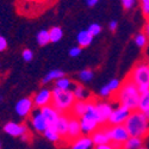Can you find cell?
Segmentation results:
<instances>
[{"label":"cell","instance_id":"f1b7e54d","mask_svg":"<svg viewBox=\"0 0 149 149\" xmlns=\"http://www.w3.org/2000/svg\"><path fill=\"white\" fill-rule=\"evenodd\" d=\"M78 78L81 82H90L94 78V72L90 68H85L78 74Z\"/></svg>","mask_w":149,"mask_h":149},{"label":"cell","instance_id":"4316f807","mask_svg":"<svg viewBox=\"0 0 149 149\" xmlns=\"http://www.w3.org/2000/svg\"><path fill=\"white\" fill-rule=\"evenodd\" d=\"M148 41H149V38L144 32H137L134 36V43L140 49H144L148 45Z\"/></svg>","mask_w":149,"mask_h":149},{"label":"cell","instance_id":"2e32d148","mask_svg":"<svg viewBox=\"0 0 149 149\" xmlns=\"http://www.w3.org/2000/svg\"><path fill=\"white\" fill-rule=\"evenodd\" d=\"M40 110H41L42 115L44 116V118L47 119V122H48L49 125H53V124L56 122V119L60 117V115H61L52 104H50V105H47V106H44V107H41Z\"/></svg>","mask_w":149,"mask_h":149},{"label":"cell","instance_id":"4dcf8cb0","mask_svg":"<svg viewBox=\"0 0 149 149\" xmlns=\"http://www.w3.org/2000/svg\"><path fill=\"white\" fill-rule=\"evenodd\" d=\"M120 85H122V81L119 79H111L109 82H107V86L110 87V90L112 91V93H116L119 87H120Z\"/></svg>","mask_w":149,"mask_h":149},{"label":"cell","instance_id":"7a4b0ae2","mask_svg":"<svg viewBox=\"0 0 149 149\" xmlns=\"http://www.w3.org/2000/svg\"><path fill=\"white\" fill-rule=\"evenodd\" d=\"M125 128L130 136L144 139L149 135V120L146 115L139 110L131 111L129 118L125 122Z\"/></svg>","mask_w":149,"mask_h":149},{"label":"cell","instance_id":"7dc6e473","mask_svg":"<svg viewBox=\"0 0 149 149\" xmlns=\"http://www.w3.org/2000/svg\"><path fill=\"white\" fill-rule=\"evenodd\" d=\"M1 100H3V98H1V97H0V102H1Z\"/></svg>","mask_w":149,"mask_h":149},{"label":"cell","instance_id":"30bf717a","mask_svg":"<svg viewBox=\"0 0 149 149\" xmlns=\"http://www.w3.org/2000/svg\"><path fill=\"white\" fill-rule=\"evenodd\" d=\"M15 110H16V113L20 118L29 117L32 113V111L35 110V105H33L32 98L25 97V98L19 99V100L17 102V104H16V106H15Z\"/></svg>","mask_w":149,"mask_h":149},{"label":"cell","instance_id":"f546056e","mask_svg":"<svg viewBox=\"0 0 149 149\" xmlns=\"http://www.w3.org/2000/svg\"><path fill=\"white\" fill-rule=\"evenodd\" d=\"M87 30L90 31V33L93 37H95V36H98L99 33L102 32V25L100 24H98V23H92V24H90V26L87 28Z\"/></svg>","mask_w":149,"mask_h":149},{"label":"cell","instance_id":"f35d334b","mask_svg":"<svg viewBox=\"0 0 149 149\" xmlns=\"http://www.w3.org/2000/svg\"><path fill=\"white\" fill-rule=\"evenodd\" d=\"M94 149H115V148H113V146L111 144V142H110V143H106V144H99V146H95Z\"/></svg>","mask_w":149,"mask_h":149},{"label":"cell","instance_id":"9a60e30c","mask_svg":"<svg viewBox=\"0 0 149 149\" xmlns=\"http://www.w3.org/2000/svg\"><path fill=\"white\" fill-rule=\"evenodd\" d=\"M91 139H92V142L94 146H99V144H106V143H110V139L107 136V132H106V127L103 125L100 128H98L93 134L90 135Z\"/></svg>","mask_w":149,"mask_h":149},{"label":"cell","instance_id":"6da1fadb","mask_svg":"<svg viewBox=\"0 0 149 149\" xmlns=\"http://www.w3.org/2000/svg\"><path fill=\"white\" fill-rule=\"evenodd\" d=\"M141 92L130 79L125 78V80L122 81L119 90L115 93V102L118 105H123L128 107L130 111L139 110V100H140Z\"/></svg>","mask_w":149,"mask_h":149},{"label":"cell","instance_id":"1f68e13d","mask_svg":"<svg viewBox=\"0 0 149 149\" xmlns=\"http://www.w3.org/2000/svg\"><path fill=\"white\" fill-rule=\"evenodd\" d=\"M98 94H99V97H100V98L107 99V98H110L111 95H112V91L110 90V87L107 86V84H105L103 87L99 90V93H98Z\"/></svg>","mask_w":149,"mask_h":149},{"label":"cell","instance_id":"ba28073f","mask_svg":"<svg viewBox=\"0 0 149 149\" xmlns=\"http://www.w3.org/2000/svg\"><path fill=\"white\" fill-rule=\"evenodd\" d=\"M95 109L99 116V122H100V125H105L109 122V118L111 116L113 111V105L112 103H110L107 100H97L95 99Z\"/></svg>","mask_w":149,"mask_h":149},{"label":"cell","instance_id":"7bdbcfd3","mask_svg":"<svg viewBox=\"0 0 149 149\" xmlns=\"http://www.w3.org/2000/svg\"><path fill=\"white\" fill-rule=\"evenodd\" d=\"M144 115H146V117H147V118H148V120H149V110H148V111H146Z\"/></svg>","mask_w":149,"mask_h":149},{"label":"cell","instance_id":"f6af8a7d","mask_svg":"<svg viewBox=\"0 0 149 149\" xmlns=\"http://www.w3.org/2000/svg\"><path fill=\"white\" fill-rule=\"evenodd\" d=\"M147 63H148V66H149V57H148V60H147Z\"/></svg>","mask_w":149,"mask_h":149},{"label":"cell","instance_id":"ab89813d","mask_svg":"<svg viewBox=\"0 0 149 149\" xmlns=\"http://www.w3.org/2000/svg\"><path fill=\"white\" fill-rule=\"evenodd\" d=\"M98 1L99 0H86V4H87V6H90V7H93L98 4Z\"/></svg>","mask_w":149,"mask_h":149},{"label":"cell","instance_id":"83f0119b","mask_svg":"<svg viewBox=\"0 0 149 149\" xmlns=\"http://www.w3.org/2000/svg\"><path fill=\"white\" fill-rule=\"evenodd\" d=\"M148 110H149V91L141 93L139 100V111L144 113Z\"/></svg>","mask_w":149,"mask_h":149},{"label":"cell","instance_id":"ac0fdd59","mask_svg":"<svg viewBox=\"0 0 149 149\" xmlns=\"http://www.w3.org/2000/svg\"><path fill=\"white\" fill-rule=\"evenodd\" d=\"M93 146H94V144H93V142H92L91 136L82 135L81 137H79V139H77L75 141L72 142L70 149H91Z\"/></svg>","mask_w":149,"mask_h":149},{"label":"cell","instance_id":"603a6c76","mask_svg":"<svg viewBox=\"0 0 149 149\" xmlns=\"http://www.w3.org/2000/svg\"><path fill=\"white\" fill-rule=\"evenodd\" d=\"M142 146H143V139L130 136V137L123 143V149H139Z\"/></svg>","mask_w":149,"mask_h":149},{"label":"cell","instance_id":"8d00e7d4","mask_svg":"<svg viewBox=\"0 0 149 149\" xmlns=\"http://www.w3.org/2000/svg\"><path fill=\"white\" fill-rule=\"evenodd\" d=\"M7 47H8V43L6 37L0 35V53H4L5 50H7Z\"/></svg>","mask_w":149,"mask_h":149},{"label":"cell","instance_id":"9c48e42d","mask_svg":"<svg viewBox=\"0 0 149 149\" xmlns=\"http://www.w3.org/2000/svg\"><path fill=\"white\" fill-rule=\"evenodd\" d=\"M30 125L36 132H41V134H43L47 130V128L49 127L47 119L42 115L40 109L33 110L32 113L30 115Z\"/></svg>","mask_w":149,"mask_h":149},{"label":"cell","instance_id":"3957f363","mask_svg":"<svg viewBox=\"0 0 149 149\" xmlns=\"http://www.w3.org/2000/svg\"><path fill=\"white\" fill-rule=\"evenodd\" d=\"M127 78L137 86L141 93L149 91V66L147 61H140L135 63Z\"/></svg>","mask_w":149,"mask_h":149},{"label":"cell","instance_id":"cb8c5ba5","mask_svg":"<svg viewBox=\"0 0 149 149\" xmlns=\"http://www.w3.org/2000/svg\"><path fill=\"white\" fill-rule=\"evenodd\" d=\"M73 86H74V82L72 79L67 78L66 75L62 77L60 79H57L55 81V87L56 88H60V90H63V91H68V90H73Z\"/></svg>","mask_w":149,"mask_h":149},{"label":"cell","instance_id":"ee69618b","mask_svg":"<svg viewBox=\"0 0 149 149\" xmlns=\"http://www.w3.org/2000/svg\"><path fill=\"white\" fill-rule=\"evenodd\" d=\"M139 149H148V148H146V147H143V146H142V147H140Z\"/></svg>","mask_w":149,"mask_h":149},{"label":"cell","instance_id":"836d02e7","mask_svg":"<svg viewBox=\"0 0 149 149\" xmlns=\"http://www.w3.org/2000/svg\"><path fill=\"white\" fill-rule=\"evenodd\" d=\"M141 4V10L142 13L144 15V17L149 18V0H139Z\"/></svg>","mask_w":149,"mask_h":149},{"label":"cell","instance_id":"d6a6232c","mask_svg":"<svg viewBox=\"0 0 149 149\" xmlns=\"http://www.w3.org/2000/svg\"><path fill=\"white\" fill-rule=\"evenodd\" d=\"M137 1H139V0H120L123 8L127 10V11L132 10L136 6V4H137Z\"/></svg>","mask_w":149,"mask_h":149},{"label":"cell","instance_id":"74e56055","mask_svg":"<svg viewBox=\"0 0 149 149\" xmlns=\"http://www.w3.org/2000/svg\"><path fill=\"white\" fill-rule=\"evenodd\" d=\"M109 29H110L111 31H116V30L118 29V22H117V20H111V22L109 23Z\"/></svg>","mask_w":149,"mask_h":149},{"label":"cell","instance_id":"44dd1931","mask_svg":"<svg viewBox=\"0 0 149 149\" xmlns=\"http://www.w3.org/2000/svg\"><path fill=\"white\" fill-rule=\"evenodd\" d=\"M65 75H66V74H65L63 70H61V69H53V70L48 72V73L45 74V77L43 78L42 82H43L44 85H45V84H50L52 81H56L57 79L65 77Z\"/></svg>","mask_w":149,"mask_h":149},{"label":"cell","instance_id":"5b68a950","mask_svg":"<svg viewBox=\"0 0 149 149\" xmlns=\"http://www.w3.org/2000/svg\"><path fill=\"white\" fill-rule=\"evenodd\" d=\"M80 124H81V129L82 134L90 136L93 134L98 128H100V122H99V116L95 109V99L91 98L88 100V107L86 113L80 118Z\"/></svg>","mask_w":149,"mask_h":149},{"label":"cell","instance_id":"5bb4252c","mask_svg":"<svg viewBox=\"0 0 149 149\" xmlns=\"http://www.w3.org/2000/svg\"><path fill=\"white\" fill-rule=\"evenodd\" d=\"M68 124H69V113H61L60 117L56 119V122L53 124L55 130L60 134L62 140L67 139V132H68Z\"/></svg>","mask_w":149,"mask_h":149},{"label":"cell","instance_id":"484cf974","mask_svg":"<svg viewBox=\"0 0 149 149\" xmlns=\"http://www.w3.org/2000/svg\"><path fill=\"white\" fill-rule=\"evenodd\" d=\"M36 42L40 47H44L50 43V36H49V30H41L36 35Z\"/></svg>","mask_w":149,"mask_h":149},{"label":"cell","instance_id":"8992f818","mask_svg":"<svg viewBox=\"0 0 149 149\" xmlns=\"http://www.w3.org/2000/svg\"><path fill=\"white\" fill-rule=\"evenodd\" d=\"M106 132L110 139V142H118V143H124L130 135L125 128V125H107L106 127Z\"/></svg>","mask_w":149,"mask_h":149},{"label":"cell","instance_id":"b9f144b4","mask_svg":"<svg viewBox=\"0 0 149 149\" xmlns=\"http://www.w3.org/2000/svg\"><path fill=\"white\" fill-rule=\"evenodd\" d=\"M20 140H22V141H25V142H26V141H29V140H30V134H29V132L24 134V135L22 136V137H20Z\"/></svg>","mask_w":149,"mask_h":149},{"label":"cell","instance_id":"60d3db41","mask_svg":"<svg viewBox=\"0 0 149 149\" xmlns=\"http://www.w3.org/2000/svg\"><path fill=\"white\" fill-rule=\"evenodd\" d=\"M143 32L147 35V37L149 38V18L147 19V23H146V25H144V31Z\"/></svg>","mask_w":149,"mask_h":149},{"label":"cell","instance_id":"277c9868","mask_svg":"<svg viewBox=\"0 0 149 149\" xmlns=\"http://www.w3.org/2000/svg\"><path fill=\"white\" fill-rule=\"evenodd\" d=\"M53 98H52V105L60 113H69L70 110L77 102L75 97L73 94L72 90L63 91L54 87L53 90Z\"/></svg>","mask_w":149,"mask_h":149},{"label":"cell","instance_id":"52a82bcc","mask_svg":"<svg viewBox=\"0 0 149 149\" xmlns=\"http://www.w3.org/2000/svg\"><path fill=\"white\" fill-rule=\"evenodd\" d=\"M130 113H131V111L128 107L123 105H118L117 107L113 109L112 113H111L109 118L107 124L109 125H123V124H125Z\"/></svg>","mask_w":149,"mask_h":149},{"label":"cell","instance_id":"ffe728a7","mask_svg":"<svg viewBox=\"0 0 149 149\" xmlns=\"http://www.w3.org/2000/svg\"><path fill=\"white\" fill-rule=\"evenodd\" d=\"M93 38L94 37L90 33V31L86 29V30H82L80 31L78 35H77V42H78V45H80L81 48H86V47H90L93 42Z\"/></svg>","mask_w":149,"mask_h":149},{"label":"cell","instance_id":"7402d4cb","mask_svg":"<svg viewBox=\"0 0 149 149\" xmlns=\"http://www.w3.org/2000/svg\"><path fill=\"white\" fill-rule=\"evenodd\" d=\"M44 135V137L48 140V141H50V142H54V143H57L60 141H62V137L60 136V134L55 130V128L53 125H49L47 128V130L43 132Z\"/></svg>","mask_w":149,"mask_h":149},{"label":"cell","instance_id":"4fadbf2b","mask_svg":"<svg viewBox=\"0 0 149 149\" xmlns=\"http://www.w3.org/2000/svg\"><path fill=\"white\" fill-rule=\"evenodd\" d=\"M3 130L8 136H12V137H19L20 139L24 134L28 132V127L25 125V124L17 123V122H7L4 125Z\"/></svg>","mask_w":149,"mask_h":149},{"label":"cell","instance_id":"d590c367","mask_svg":"<svg viewBox=\"0 0 149 149\" xmlns=\"http://www.w3.org/2000/svg\"><path fill=\"white\" fill-rule=\"evenodd\" d=\"M81 53H82V48L80 45H75V47L70 48L69 52H68V54H69L70 57H78V56H80Z\"/></svg>","mask_w":149,"mask_h":149},{"label":"cell","instance_id":"7c38bea8","mask_svg":"<svg viewBox=\"0 0 149 149\" xmlns=\"http://www.w3.org/2000/svg\"><path fill=\"white\" fill-rule=\"evenodd\" d=\"M82 129H81V124H80V118H77L74 116H69V124H68V132H67V139L66 141L73 142L77 139L81 137Z\"/></svg>","mask_w":149,"mask_h":149},{"label":"cell","instance_id":"d6986e66","mask_svg":"<svg viewBox=\"0 0 149 149\" xmlns=\"http://www.w3.org/2000/svg\"><path fill=\"white\" fill-rule=\"evenodd\" d=\"M72 91H73V94L77 100H90L92 98L91 93L86 90L85 86H82L80 84H74Z\"/></svg>","mask_w":149,"mask_h":149},{"label":"cell","instance_id":"e575fe53","mask_svg":"<svg viewBox=\"0 0 149 149\" xmlns=\"http://www.w3.org/2000/svg\"><path fill=\"white\" fill-rule=\"evenodd\" d=\"M22 57L25 62H30L33 58V52L31 50V49H24V50L22 52Z\"/></svg>","mask_w":149,"mask_h":149},{"label":"cell","instance_id":"d4e9b609","mask_svg":"<svg viewBox=\"0 0 149 149\" xmlns=\"http://www.w3.org/2000/svg\"><path fill=\"white\" fill-rule=\"evenodd\" d=\"M49 36H50L52 43H57L63 37V30L61 26H53L52 29H49Z\"/></svg>","mask_w":149,"mask_h":149},{"label":"cell","instance_id":"8fae6325","mask_svg":"<svg viewBox=\"0 0 149 149\" xmlns=\"http://www.w3.org/2000/svg\"><path fill=\"white\" fill-rule=\"evenodd\" d=\"M52 98H53V91L47 88V87H43L32 97L33 105L36 109H41V107H44L47 105H50Z\"/></svg>","mask_w":149,"mask_h":149},{"label":"cell","instance_id":"e0dca14e","mask_svg":"<svg viewBox=\"0 0 149 149\" xmlns=\"http://www.w3.org/2000/svg\"><path fill=\"white\" fill-rule=\"evenodd\" d=\"M87 107H88V100H77L74 103L69 115L77 117V118H81L86 113Z\"/></svg>","mask_w":149,"mask_h":149},{"label":"cell","instance_id":"bcb514c9","mask_svg":"<svg viewBox=\"0 0 149 149\" xmlns=\"http://www.w3.org/2000/svg\"><path fill=\"white\" fill-rule=\"evenodd\" d=\"M0 149H1V141H0Z\"/></svg>","mask_w":149,"mask_h":149}]
</instances>
